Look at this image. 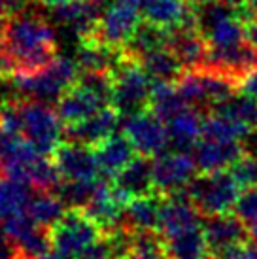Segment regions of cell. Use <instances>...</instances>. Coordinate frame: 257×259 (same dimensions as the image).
Here are the masks:
<instances>
[{
  "mask_svg": "<svg viewBox=\"0 0 257 259\" xmlns=\"http://www.w3.org/2000/svg\"><path fill=\"white\" fill-rule=\"evenodd\" d=\"M114 186L127 197L128 201L135 199V197L150 195V191L153 189V168H151V163L144 155L135 157L121 172L115 176Z\"/></svg>",
  "mask_w": 257,
  "mask_h": 259,
  "instance_id": "cb8c5ba5",
  "label": "cell"
},
{
  "mask_svg": "<svg viewBox=\"0 0 257 259\" xmlns=\"http://www.w3.org/2000/svg\"><path fill=\"white\" fill-rule=\"evenodd\" d=\"M106 108V102L100 97L89 91L87 87L79 85L78 81L66 91V93L57 101V114L66 125L83 121L85 117L97 114L99 110Z\"/></svg>",
  "mask_w": 257,
  "mask_h": 259,
  "instance_id": "ffe728a7",
  "label": "cell"
},
{
  "mask_svg": "<svg viewBox=\"0 0 257 259\" xmlns=\"http://www.w3.org/2000/svg\"><path fill=\"white\" fill-rule=\"evenodd\" d=\"M55 166L61 174V180L97 182L100 174L97 153L89 150V146L78 142L59 146L55 151Z\"/></svg>",
  "mask_w": 257,
  "mask_h": 259,
  "instance_id": "7c38bea8",
  "label": "cell"
},
{
  "mask_svg": "<svg viewBox=\"0 0 257 259\" xmlns=\"http://www.w3.org/2000/svg\"><path fill=\"white\" fill-rule=\"evenodd\" d=\"M248 233H250V238H251V240H253V242L257 244V222L250 223V231H248Z\"/></svg>",
  "mask_w": 257,
  "mask_h": 259,
  "instance_id": "7bdbcfd3",
  "label": "cell"
},
{
  "mask_svg": "<svg viewBox=\"0 0 257 259\" xmlns=\"http://www.w3.org/2000/svg\"><path fill=\"white\" fill-rule=\"evenodd\" d=\"M121 259H166L164 248L159 244V238L151 233H136L131 248Z\"/></svg>",
  "mask_w": 257,
  "mask_h": 259,
  "instance_id": "d6a6232c",
  "label": "cell"
},
{
  "mask_svg": "<svg viewBox=\"0 0 257 259\" xmlns=\"http://www.w3.org/2000/svg\"><path fill=\"white\" fill-rule=\"evenodd\" d=\"M193 2H206V0H193ZM220 2H225V4H231V6H242L244 0H220Z\"/></svg>",
  "mask_w": 257,
  "mask_h": 259,
  "instance_id": "ee69618b",
  "label": "cell"
},
{
  "mask_svg": "<svg viewBox=\"0 0 257 259\" xmlns=\"http://www.w3.org/2000/svg\"><path fill=\"white\" fill-rule=\"evenodd\" d=\"M32 197V186L6 174L0 176V222L4 223L10 218L27 212Z\"/></svg>",
  "mask_w": 257,
  "mask_h": 259,
  "instance_id": "484cf974",
  "label": "cell"
},
{
  "mask_svg": "<svg viewBox=\"0 0 257 259\" xmlns=\"http://www.w3.org/2000/svg\"><path fill=\"white\" fill-rule=\"evenodd\" d=\"M0 4L6 8L8 15H15L27 8V0H0Z\"/></svg>",
  "mask_w": 257,
  "mask_h": 259,
  "instance_id": "ab89813d",
  "label": "cell"
},
{
  "mask_svg": "<svg viewBox=\"0 0 257 259\" xmlns=\"http://www.w3.org/2000/svg\"><path fill=\"white\" fill-rule=\"evenodd\" d=\"M238 91L248 97H253L257 99V68H253L250 74H246L240 83H238Z\"/></svg>",
  "mask_w": 257,
  "mask_h": 259,
  "instance_id": "8d00e7d4",
  "label": "cell"
},
{
  "mask_svg": "<svg viewBox=\"0 0 257 259\" xmlns=\"http://www.w3.org/2000/svg\"><path fill=\"white\" fill-rule=\"evenodd\" d=\"M161 202L155 201L151 195L135 197L127 202L123 212V223L135 233H151L159 225Z\"/></svg>",
  "mask_w": 257,
  "mask_h": 259,
  "instance_id": "d4e9b609",
  "label": "cell"
},
{
  "mask_svg": "<svg viewBox=\"0 0 257 259\" xmlns=\"http://www.w3.org/2000/svg\"><path fill=\"white\" fill-rule=\"evenodd\" d=\"M186 195L202 216L212 218L227 214L229 210L235 208L242 195V187L235 180L231 170H218L204 172L195 178L186 189Z\"/></svg>",
  "mask_w": 257,
  "mask_h": 259,
  "instance_id": "277c9868",
  "label": "cell"
},
{
  "mask_svg": "<svg viewBox=\"0 0 257 259\" xmlns=\"http://www.w3.org/2000/svg\"><path fill=\"white\" fill-rule=\"evenodd\" d=\"M0 46L15 59L19 72L44 68L57 57V38L50 19L25 10L4 23Z\"/></svg>",
  "mask_w": 257,
  "mask_h": 259,
  "instance_id": "6da1fadb",
  "label": "cell"
},
{
  "mask_svg": "<svg viewBox=\"0 0 257 259\" xmlns=\"http://www.w3.org/2000/svg\"><path fill=\"white\" fill-rule=\"evenodd\" d=\"M168 32L170 30L161 29L157 25H151V23L144 21L138 29H136L135 36L131 38V42L125 46V51H127L128 57L138 59L150 53L153 50H159V48H164L168 46Z\"/></svg>",
  "mask_w": 257,
  "mask_h": 259,
  "instance_id": "f1b7e54d",
  "label": "cell"
},
{
  "mask_svg": "<svg viewBox=\"0 0 257 259\" xmlns=\"http://www.w3.org/2000/svg\"><path fill=\"white\" fill-rule=\"evenodd\" d=\"M128 199L115 186L99 182L89 204L85 206V214L99 227L114 229L119 222H123V212Z\"/></svg>",
  "mask_w": 257,
  "mask_h": 259,
  "instance_id": "e0dca14e",
  "label": "cell"
},
{
  "mask_svg": "<svg viewBox=\"0 0 257 259\" xmlns=\"http://www.w3.org/2000/svg\"><path fill=\"white\" fill-rule=\"evenodd\" d=\"M0 168L2 172L38 189H55L61 182L55 163L48 161L21 133L0 129Z\"/></svg>",
  "mask_w": 257,
  "mask_h": 259,
  "instance_id": "7a4b0ae2",
  "label": "cell"
},
{
  "mask_svg": "<svg viewBox=\"0 0 257 259\" xmlns=\"http://www.w3.org/2000/svg\"><path fill=\"white\" fill-rule=\"evenodd\" d=\"M195 163L202 172H218L233 166L244 155L242 144L236 140L200 137L197 146L193 148Z\"/></svg>",
  "mask_w": 257,
  "mask_h": 259,
  "instance_id": "4fadbf2b",
  "label": "cell"
},
{
  "mask_svg": "<svg viewBox=\"0 0 257 259\" xmlns=\"http://www.w3.org/2000/svg\"><path fill=\"white\" fill-rule=\"evenodd\" d=\"M119 117L121 114L115 108H102L97 114L85 117L83 121L66 125L64 135L70 138V142L85 146H99L106 138L115 135L119 127Z\"/></svg>",
  "mask_w": 257,
  "mask_h": 259,
  "instance_id": "9a60e30c",
  "label": "cell"
},
{
  "mask_svg": "<svg viewBox=\"0 0 257 259\" xmlns=\"http://www.w3.org/2000/svg\"><path fill=\"white\" fill-rule=\"evenodd\" d=\"M231 174L240 184L242 189L257 187V155H242L231 166Z\"/></svg>",
  "mask_w": 257,
  "mask_h": 259,
  "instance_id": "836d02e7",
  "label": "cell"
},
{
  "mask_svg": "<svg viewBox=\"0 0 257 259\" xmlns=\"http://www.w3.org/2000/svg\"><path fill=\"white\" fill-rule=\"evenodd\" d=\"M15 255V244L6 233L4 225L0 227V259H14Z\"/></svg>",
  "mask_w": 257,
  "mask_h": 259,
  "instance_id": "74e56055",
  "label": "cell"
},
{
  "mask_svg": "<svg viewBox=\"0 0 257 259\" xmlns=\"http://www.w3.org/2000/svg\"><path fill=\"white\" fill-rule=\"evenodd\" d=\"M99 182H70L63 180L55 187L59 199L66 204V208H85L95 193Z\"/></svg>",
  "mask_w": 257,
  "mask_h": 259,
  "instance_id": "1f68e13d",
  "label": "cell"
},
{
  "mask_svg": "<svg viewBox=\"0 0 257 259\" xmlns=\"http://www.w3.org/2000/svg\"><path fill=\"white\" fill-rule=\"evenodd\" d=\"M168 127V137L170 146L174 150L187 151L195 148L197 142L202 137V127H204V117L200 115L199 110L186 108L178 115H174L170 121H166Z\"/></svg>",
  "mask_w": 257,
  "mask_h": 259,
  "instance_id": "603a6c76",
  "label": "cell"
},
{
  "mask_svg": "<svg viewBox=\"0 0 257 259\" xmlns=\"http://www.w3.org/2000/svg\"><path fill=\"white\" fill-rule=\"evenodd\" d=\"M100 227L81 212H66L51 227V248L72 259H81L100 240Z\"/></svg>",
  "mask_w": 257,
  "mask_h": 259,
  "instance_id": "52a82bcc",
  "label": "cell"
},
{
  "mask_svg": "<svg viewBox=\"0 0 257 259\" xmlns=\"http://www.w3.org/2000/svg\"><path fill=\"white\" fill-rule=\"evenodd\" d=\"M48 6H57V4H64V2H74V0H42Z\"/></svg>",
  "mask_w": 257,
  "mask_h": 259,
  "instance_id": "f6af8a7d",
  "label": "cell"
},
{
  "mask_svg": "<svg viewBox=\"0 0 257 259\" xmlns=\"http://www.w3.org/2000/svg\"><path fill=\"white\" fill-rule=\"evenodd\" d=\"M168 48L180 59L186 70L204 68L208 63V48L206 38L200 34L197 25H186L168 32Z\"/></svg>",
  "mask_w": 257,
  "mask_h": 259,
  "instance_id": "5bb4252c",
  "label": "cell"
},
{
  "mask_svg": "<svg viewBox=\"0 0 257 259\" xmlns=\"http://www.w3.org/2000/svg\"><path fill=\"white\" fill-rule=\"evenodd\" d=\"M36 259H72V257L57 252V250H50V252H46L44 255H40V257H36Z\"/></svg>",
  "mask_w": 257,
  "mask_h": 259,
  "instance_id": "60d3db41",
  "label": "cell"
},
{
  "mask_svg": "<svg viewBox=\"0 0 257 259\" xmlns=\"http://www.w3.org/2000/svg\"><path fill=\"white\" fill-rule=\"evenodd\" d=\"M4 99H6V91H2V89H0V108L6 104V102H4Z\"/></svg>",
  "mask_w": 257,
  "mask_h": 259,
  "instance_id": "7dc6e473",
  "label": "cell"
},
{
  "mask_svg": "<svg viewBox=\"0 0 257 259\" xmlns=\"http://www.w3.org/2000/svg\"><path fill=\"white\" fill-rule=\"evenodd\" d=\"M242 8L248 15H257V0H244Z\"/></svg>",
  "mask_w": 257,
  "mask_h": 259,
  "instance_id": "b9f144b4",
  "label": "cell"
},
{
  "mask_svg": "<svg viewBox=\"0 0 257 259\" xmlns=\"http://www.w3.org/2000/svg\"><path fill=\"white\" fill-rule=\"evenodd\" d=\"M138 63L153 81H176L186 70L168 46L146 53L138 59Z\"/></svg>",
  "mask_w": 257,
  "mask_h": 259,
  "instance_id": "4316f807",
  "label": "cell"
},
{
  "mask_svg": "<svg viewBox=\"0 0 257 259\" xmlns=\"http://www.w3.org/2000/svg\"><path fill=\"white\" fill-rule=\"evenodd\" d=\"M123 135L128 138L136 153H140L144 157H157L170 146L168 127L164 125L161 117L146 110L125 115Z\"/></svg>",
  "mask_w": 257,
  "mask_h": 259,
  "instance_id": "ba28073f",
  "label": "cell"
},
{
  "mask_svg": "<svg viewBox=\"0 0 257 259\" xmlns=\"http://www.w3.org/2000/svg\"><path fill=\"white\" fill-rule=\"evenodd\" d=\"M115 2H123V4H131V6H142V0H115Z\"/></svg>",
  "mask_w": 257,
  "mask_h": 259,
  "instance_id": "bcb514c9",
  "label": "cell"
},
{
  "mask_svg": "<svg viewBox=\"0 0 257 259\" xmlns=\"http://www.w3.org/2000/svg\"><path fill=\"white\" fill-rule=\"evenodd\" d=\"M135 148L128 142V138L125 135H112L106 138L104 142H100L97 146V161L100 166V174L106 176H117L123 168L135 159Z\"/></svg>",
  "mask_w": 257,
  "mask_h": 259,
  "instance_id": "7402d4cb",
  "label": "cell"
},
{
  "mask_svg": "<svg viewBox=\"0 0 257 259\" xmlns=\"http://www.w3.org/2000/svg\"><path fill=\"white\" fill-rule=\"evenodd\" d=\"M151 85L153 79L142 65L136 59L128 57L117 70H114V91L110 104L121 115L142 112L146 106H150Z\"/></svg>",
  "mask_w": 257,
  "mask_h": 259,
  "instance_id": "8992f818",
  "label": "cell"
},
{
  "mask_svg": "<svg viewBox=\"0 0 257 259\" xmlns=\"http://www.w3.org/2000/svg\"><path fill=\"white\" fill-rule=\"evenodd\" d=\"M235 214L248 225L257 222V187H250L240 195L235 206Z\"/></svg>",
  "mask_w": 257,
  "mask_h": 259,
  "instance_id": "e575fe53",
  "label": "cell"
},
{
  "mask_svg": "<svg viewBox=\"0 0 257 259\" xmlns=\"http://www.w3.org/2000/svg\"><path fill=\"white\" fill-rule=\"evenodd\" d=\"M128 59L123 48L104 44L97 38H87L79 42L76 63L83 72H114Z\"/></svg>",
  "mask_w": 257,
  "mask_h": 259,
  "instance_id": "ac0fdd59",
  "label": "cell"
},
{
  "mask_svg": "<svg viewBox=\"0 0 257 259\" xmlns=\"http://www.w3.org/2000/svg\"><path fill=\"white\" fill-rule=\"evenodd\" d=\"M27 212L40 227L48 229V227H53L55 223L63 220V216L66 214V204L59 199L57 193H36Z\"/></svg>",
  "mask_w": 257,
  "mask_h": 259,
  "instance_id": "f546056e",
  "label": "cell"
},
{
  "mask_svg": "<svg viewBox=\"0 0 257 259\" xmlns=\"http://www.w3.org/2000/svg\"><path fill=\"white\" fill-rule=\"evenodd\" d=\"M153 168V189L159 193L176 195L189 187L195 180V170L199 168L187 151H164L151 161Z\"/></svg>",
  "mask_w": 257,
  "mask_h": 259,
  "instance_id": "9c48e42d",
  "label": "cell"
},
{
  "mask_svg": "<svg viewBox=\"0 0 257 259\" xmlns=\"http://www.w3.org/2000/svg\"><path fill=\"white\" fill-rule=\"evenodd\" d=\"M151 112L161 117L164 123L187 108V102L180 95L176 81H153L150 97Z\"/></svg>",
  "mask_w": 257,
  "mask_h": 259,
  "instance_id": "83f0119b",
  "label": "cell"
},
{
  "mask_svg": "<svg viewBox=\"0 0 257 259\" xmlns=\"http://www.w3.org/2000/svg\"><path fill=\"white\" fill-rule=\"evenodd\" d=\"M140 25L142 19L138 14V8L123 2H114L106 10H102L93 38L125 50V46L131 42V38L135 36Z\"/></svg>",
  "mask_w": 257,
  "mask_h": 259,
  "instance_id": "8fae6325",
  "label": "cell"
},
{
  "mask_svg": "<svg viewBox=\"0 0 257 259\" xmlns=\"http://www.w3.org/2000/svg\"><path fill=\"white\" fill-rule=\"evenodd\" d=\"M220 259H257V244H246L244 242L242 246H238L235 250H231L227 255H223Z\"/></svg>",
  "mask_w": 257,
  "mask_h": 259,
  "instance_id": "d590c367",
  "label": "cell"
},
{
  "mask_svg": "<svg viewBox=\"0 0 257 259\" xmlns=\"http://www.w3.org/2000/svg\"><path fill=\"white\" fill-rule=\"evenodd\" d=\"M204 235L210 244V250L218 257H223L231 250L244 244L248 231L240 218L227 212V214L208 218V222L204 223Z\"/></svg>",
  "mask_w": 257,
  "mask_h": 259,
  "instance_id": "2e32d148",
  "label": "cell"
},
{
  "mask_svg": "<svg viewBox=\"0 0 257 259\" xmlns=\"http://www.w3.org/2000/svg\"><path fill=\"white\" fill-rule=\"evenodd\" d=\"M166 259H210V244L204 235V225H195L164 237Z\"/></svg>",
  "mask_w": 257,
  "mask_h": 259,
  "instance_id": "44dd1931",
  "label": "cell"
},
{
  "mask_svg": "<svg viewBox=\"0 0 257 259\" xmlns=\"http://www.w3.org/2000/svg\"><path fill=\"white\" fill-rule=\"evenodd\" d=\"M21 110V135L42 155L55 153L63 140V119L57 110L48 102L27 101L19 104Z\"/></svg>",
  "mask_w": 257,
  "mask_h": 259,
  "instance_id": "5b68a950",
  "label": "cell"
},
{
  "mask_svg": "<svg viewBox=\"0 0 257 259\" xmlns=\"http://www.w3.org/2000/svg\"><path fill=\"white\" fill-rule=\"evenodd\" d=\"M214 112H222V114L246 125L250 131L257 133V99L253 97H248L238 91V95L235 93L229 101L216 106Z\"/></svg>",
  "mask_w": 257,
  "mask_h": 259,
  "instance_id": "4dcf8cb0",
  "label": "cell"
},
{
  "mask_svg": "<svg viewBox=\"0 0 257 259\" xmlns=\"http://www.w3.org/2000/svg\"><path fill=\"white\" fill-rule=\"evenodd\" d=\"M200 214L197 206L189 201L187 195L178 193L172 195L170 199H166L164 202H161V212H159V225L157 231L164 237H170L174 233L195 225H200Z\"/></svg>",
  "mask_w": 257,
  "mask_h": 259,
  "instance_id": "d6986e66",
  "label": "cell"
},
{
  "mask_svg": "<svg viewBox=\"0 0 257 259\" xmlns=\"http://www.w3.org/2000/svg\"><path fill=\"white\" fill-rule=\"evenodd\" d=\"M100 15L102 8L99 0H74L50 6L51 23L59 25V29L68 32L72 38H78L79 42L93 38Z\"/></svg>",
  "mask_w": 257,
  "mask_h": 259,
  "instance_id": "30bf717a",
  "label": "cell"
},
{
  "mask_svg": "<svg viewBox=\"0 0 257 259\" xmlns=\"http://www.w3.org/2000/svg\"><path fill=\"white\" fill-rule=\"evenodd\" d=\"M244 27H246V40L257 50V15H248L244 19Z\"/></svg>",
  "mask_w": 257,
  "mask_h": 259,
  "instance_id": "f35d334b",
  "label": "cell"
},
{
  "mask_svg": "<svg viewBox=\"0 0 257 259\" xmlns=\"http://www.w3.org/2000/svg\"><path fill=\"white\" fill-rule=\"evenodd\" d=\"M79 66L68 57H55L48 66L17 72L10 78V87L17 97L38 102H57L79 78Z\"/></svg>",
  "mask_w": 257,
  "mask_h": 259,
  "instance_id": "3957f363",
  "label": "cell"
}]
</instances>
